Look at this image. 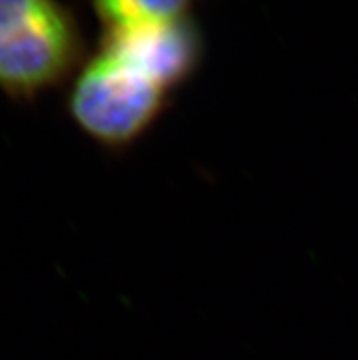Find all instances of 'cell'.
I'll list each match as a JSON object with an SVG mask.
<instances>
[{
    "label": "cell",
    "mask_w": 358,
    "mask_h": 360,
    "mask_svg": "<svg viewBox=\"0 0 358 360\" xmlns=\"http://www.w3.org/2000/svg\"><path fill=\"white\" fill-rule=\"evenodd\" d=\"M87 39L63 0H0V91L35 101L77 73Z\"/></svg>",
    "instance_id": "1"
},
{
    "label": "cell",
    "mask_w": 358,
    "mask_h": 360,
    "mask_svg": "<svg viewBox=\"0 0 358 360\" xmlns=\"http://www.w3.org/2000/svg\"><path fill=\"white\" fill-rule=\"evenodd\" d=\"M101 44L130 60L168 94L188 81L203 59V35L191 17L170 24L105 33Z\"/></svg>",
    "instance_id": "3"
},
{
    "label": "cell",
    "mask_w": 358,
    "mask_h": 360,
    "mask_svg": "<svg viewBox=\"0 0 358 360\" xmlns=\"http://www.w3.org/2000/svg\"><path fill=\"white\" fill-rule=\"evenodd\" d=\"M198 0H90L105 33L159 26L188 18Z\"/></svg>",
    "instance_id": "4"
},
{
    "label": "cell",
    "mask_w": 358,
    "mask_h": 360,
    "mask_svg": "<svg viewBox=\"0 0 358 360\" xmlns=\"http://www.w3.org/2000/svg\"><path fill=\"white\" fill-rule=\"evenodd\" d=\"M168 96L130 60L101 44L73 79L68 110L94 141L121 150L154 127L167 108Z\"/></svg>",
    "instance_id": "2"
}]
</instances>
